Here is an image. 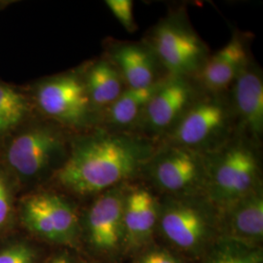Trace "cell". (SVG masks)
Returning <instances> with one entry per match:
<instances>
[{"instance_id": "cell-1", "label": "cell", "mask_w": 263, "mask_h": 263, "mask_svg": "<svg viewBox=\"0 0 263 263\" xmlns=\"http://www.w3.org/2000/svg\"><path fill=\"white\" fill-rule=\"evenodd\" d=\"M152 156V147L145 141L101 133L76 144L57 179L78 194L102 193L135 176Z\"/></svg>"}, {"instance_id": "cell-2", "label": "cell", "mask_w": 263, "mask_h": 263, "mask_svg": "<svg viewBox=\"0 0 263 263\" xmlns=\"http://www.w3.org/2000/svg\"><path fill=\"white\" fill-rule=\"evenodd\" d=\"M209 200L171 196L159 205L158 226L165 240L189 256H204L219 239L218 213Z\"/></svg>"}, {"instance_id": "cell-3", "label": "cell", "mask_w": 263, "mask_h": 263, "mask_svg": "<svg viewBox=\"0 0 263 263\" xmlns=\"http://www.w3.org/2000/svg\"><path fill=\"white\" fill-rule=\"evenodd\" d=\"M259 165L254 149L243 142L228 145L208 161V200L224 207L259 188Z\"/></svg>"}, {"instance_id": "cell-4", "label": "cell", "mask_w": 263, "mask_h": 263, "mask_svg": "<svg viewBox=\"0 0 263 263\" xmlns=\"http://www.w3.org/2000/svg\"><path fill=\"white\" fill-rule=\"evenodd\" d=\"M151 160L153 181L171 196H191L206 188L208 161L197 151L174 144Z\"/></svg>"}, {"instance_id": "cell-5", "label": "cell", "mask_w": 263, "mask_h": 263, "mask_svg": "<svg viewBox=\"0 0 263 263\" xmlns=\"http://www.w3.org/2000/svg\"><path fill=\"white\" fill-rule=\"evenodd\" d=\"M126 192L114 187L102 193L87 215L88 241L96 253L114 260L126 251L124 201Z\"/></svg>"}, {"instance_id": "cell-6", "label": "cell", "mask_w": 263, "mask_h": 263, "mask_svg": "<svg viewBox=\"0 0 263 263\" xmlns=\"http://www.w3.org/2000/svg\"><path fill=\"white\" fill-rule=\"evenodd\" d=\"M153 50L172 76L184 77L202 66L205 46L197 35L181 24L166 21L155 28Z\"/></svg>"}, {"instance_id": "cell-7", "label": "cell", "mask_w": 263, "mask_h": 263, "mask_svg": "<svg viewBox=\"0 0 263 263\" xmlns=\"http://www.w3.org/2000/svg\"><path fill=\"white\" fill-rule=\"evenodd\" d=\"M228 108L217 99L201 101L189 106L177 123L172 139L175 145L196 151L217 140L228 125Z\"/></svg>"}, {"instance_id": "cell-8", "label": "cell", "mask_w": 263, "mask_h": 263, "mask_svg": "<svg viewBox=\"0 0 263 263\" xmlns=\"http://www.w3.org/2000/svg\"><path fill=\"white\" fill-rule=\"evenodd\" d=\"M217 213L219 238L251 248H261L263 197L259 188L217 209Z\"/></svg>"}, {"instance_id": "cell-9", "label": "cell", "mask_w": 263, "mask_h": 263, "mask_svg": "<svg viewBox=\"0 0 263 263\" xmlns=\"http://www.w3.org/2000/svg\"><path fill=\"white\" fill-rule=\"evenodd\" d=\"M25 220L33 231L54 242H68L77 231V216L71 206L57 195L29 198L24 208Z\"/></svg>"}, {"instance_id": "cell-10", "label": "cell", "mask_w": 263, "mask_h": 263, "mask_svg": "<svg viewBox=\"0 0 263 263\" xmlns=\"http://www.w3.org/2000/svg\"><path fill=\"white\" fill-rule=\"evenodd\" d=\"M39 106L49 116L69 124H80L88 116L91 101L85 86L74 76H64L42 85Z\"/></svg>"}, {"instance_id": "cell-11", "label": "cell", "mask_w": 263, "mask_h": 263, "mask_svg": "<svg viewBox=\"0 0 263 263\" xmlns=\"http://www.w3.org/2000/svg\"><path fill=\"white\" fill-rule=\"evenodd\" d=\"M61 146V137L56 132L36 128L13 140L7 151V161L20 175L33 177L47 167Z\"/></svg>"}, {"instance_id": "cell-12", "label": "cell", "mask_w": 263, "mask_h": 263, "mask_svg": "<svg viewBox=\"0 0 263 263\" xmlns=\"http://www.w3.org/2000/svg\"><path fill=\"white\" fill-rule=\"evenodd\" d=\"M159 204L144 188L127 191L124 201L126 251H141L151 243L158 226Z\"/></svg>"}, {"instance_id": "cell-13", "label": "cell", "mask_w": 263, "mask_h": 263, "mask_svg": "<svg viewBox=\"0 0 263 263\" xmlns=\"http://www.w3.org/2000/svg\"><path fill=\"white\" fill-rule=\"evenodd\" d=\"M192 97V88L184 77L173 76L163 81L143 111L149 130L159 133L177 125L189 108Z\"/></svg>"}, {"instance_id": "cell-14", "label": "cell", "mask_w": 263, "mask_h": 263, "mask_svg": "<svg viewBox=\"0 0 263 263\" xmlns=\"http://www.w3.org/2000/svg\"><path fill=\"white\" fill-rule=\"evenodd\" d=\"M247 59L244 41L234 36L204 64L201 70L202 82L211 91H223L246 68Z\"/></svg>"}, {"instance_id": "cell-15", "label": "cell", "mask_w": 263, "mask_h": 263, "mask_svg": "<svg viewBox=\"0 0 263 263\" xmlns=\"http://www.w3.org/2000/svg\"><path fill=\"white\" fill-rule=\"evenodd\" d=\"M233 96L240 121L254 137H260L263 131V81L259 72L246 67L235 80Z\"/></svg>"}, {"instance_id": "cell-16", "label": "cell", "mask_w": 263, "mask_h": 263, "mask_svg": "<svg viewBox=\"0 0 263 263\" xmlns=\"http://www.w3.org/2000/svg\"><path fill=\"white\" fill-rule=\"evenodd\" d=\"M113 60L129 88H145L158 82L154 58L145 48L135 44L119 46L113 52Z\"/></svg>"}, {"instance_id": "cell-17", "label": "cell", "mask_w": 263, "mask_h": 263, "mask_svg": "<svg viewBox=\"0 0 263 263\" xmlns=\"http://www.w3.org/2000/svg\"><path fill=\"white\" fill-rule=\"evenodd\" d=\"M86 89L91 104L95 106H110L122 94V79L114 66L102 61L90 69Z\"/></svg>"}, {"instance_id": "cell-18", "label": "cell", "mask_w": 263, "mask_h": 263, "mask_svg": "<svg viewBox=\"0 0 263 263\" xmlns=\"http://www.w3.org/2000/svg\"><path fill=\"white\" fill-rule=\"evenodd\" d=\"M163 81H158L149 87L123 91L119 98L109 106V122L116 126H128L135 122L157 92Z\"/></svg>"}, {"instance_id": "cell-19", "label": "cell", "mask_w": 263, "mask_h": 263, "mask_svg": "<svg viewBox=\"0 0 263 263\" xmlns=\"http://www.w3.org/2000/svg\"><path fill=\"white\" fill-rule=\"evenodd\" d=\"M203 263H263L262 249L219 238L204 255Z\"/></svg>"}, {"instance_id": "cell-20", "label": "cell", "mask_w": 263, "mask_h": 263, "mask_svg": "<svg viewBox=\"0 0 263 263\" xmlns=\"http://www.w3.org/2000/svg\"><path fill=\"white\" fill-rule=\"evenodd\" d=\"M27 104L22 95L6 86H0V133L8 131L22 120Z\"/></svg>"}, {"instance_id": "cell-21", "label": "cell", "mask_w": 263, "mask_h": 263, "mask_svg": "<svg viewBox=\"0 0 263 263\" xmlns=\"http://www.w3.org/2000/svg\"><path fill=\"white\" fill-rule=\"evenodd\" d=\"M106 5L112 12L115 18L126 30L134 31L136 24L133 15V1L131 0H107Z\"/></svg>"}, {"instance_id": "cell-22", "label": "cell", "mask_w": 263, "mask_h": 263, "mask_svg": "<svg viewBox=\"0 0 263 263\" xmlns=\"http://www.w3.org/2000/svg\"><path fill=\"white\" fill-rule=\"evenodd\" d=\"M135 263H181L177 255L166 249L152 248L141 252Z\"/></svg>"}, {"instance_id": "cell-23", "label": "cell", "mask_w": 263, "mask_h": 263, "mask_svg": "<svg viewBox=\"0 0 263 263\" xmlns=\"http://www.w3.org/2000/svg\"><path fill=\"white\" fill-rule=\"evenodd\" d=\"M34 254L24 245L14 246L0 253V263H33Z\"/></svg>"}, {"instance_id": "cell-24", "label": "cell", "mask_w": 263, "mask_h": 263, "mask_svg": "<svg viewBox=\"0 0 263 263\" xmlns=\"http://www.w3.org/2000/svg\"><path fill=\"white\" fill-rule=\"evenodd\" d=\"M11 211L9 189L6 181L0 176V227L5 224Z\"/></svg>"}, {"instance_id": "cell-25", "label": "cell", "mask_w": 263, "mask_h": 263, "mask_svg": "<svg viewBox=\"0 0 263 263\" xmlns=\"http://www.w3.org/2000/svg\"><path fill=\"white\" fill-rule=\"evenodd\" d=\"M49 263H73L71 261V259L65 254L62 255H58L55 258H53Z\"/></svg>"}]
</instances>
